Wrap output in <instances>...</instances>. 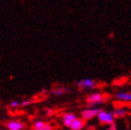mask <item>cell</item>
Here are the masks:
<instances>
[{
    "label": "cell",
    "instance_id": "obj_1",
    "mask_svg": "<svg viewBox=\"0 0 131 130\" xmlns=\"http://www.w3.org/2000/svg\"><path fill=\"white\" fill-rule=\"evenodd\" d=\"M98 120L100 121V123L103 124V125H111L113 124H114V115L113 113L111 112H108V111H104V110H101V112L99 113L98 116Z\"/></svg>",
    "mask_w": 131,
    "mask_h": 130
},
{
    "label": "cell",
    "instance_id": "obj_2",
    "mask_svg": "<svg viewBox=\"0 0 131 130\" xmlns=\"http://www.w3.org/2000/svg\"><path fill=\"white\" fill-rule=\"evenodd\" d=\"M105 101L103 95L101 93H92L86 97V102L89 105V107L94 108L95 106L100 105Z\"/></svg>",
    "mask_w": 131,
    "mask_h": 130
},
{
    "label": "cell",
    "instance_id": "obj_3",
    "mask_svg": "<svg viewBox=\"0 0 131 130\" xmlns=\"http://www.w3.org/2000/svg\"><path fill=\"white\" fill-rule=\"evenodd\" d=\"M101 112V110L99 108H88V109H85L81 112V118H83L84 120H90L92 118L97 117L99 113Z\"/></svg>",
    "mask_w": 131,
    "mask_h": 130
},
{
    "label": "cell",
    "instance_id": "obj_4",
    "mask_svg": "<svg viewBox=\"0 0 131 130\" xmlns=\"http://www.w3.org/2000/svg\"><path fill=\"white\" fill-rule=\"evenodd\" d=\"M77 86L80 89H91V88H95L97 86V83L93 79H89V78H84L81 79L77 82Z\"/></svg>",
    "mask_w": 131,
    "mask_h": 130
},
{
    "label": "cell",
    "instance_id": "obj_5",
    "mask_svg": "<svg viewBox=\"0 0 131 130\" xmlns=\"http://www.w3.org/2000/svg\"><path fill=\"white\" fill-rule=\"evenodd\" d=\"M8 130H23L25 127V124L18 120H10L6 124Z\"/></svg>",
    "mask_w": 131,
    "mask_h": 130
},
{
    "label": "cell",
    "instance_id": "obj_6",
    "mask_svg": "<svg viewBox=\"0 0 131 130\" xmlns=\"http://www.w3.org/2000/svg\"><path fill=\"white\" fill-rule=\"evenodd\" d=\"M76 115L73 113H65L62 114V123L66 127H71L72 123L76 119Z\"/></svg>",
    "mask_w": 131,
    "mask_h": 130
},
{
    "label": "cell",
    "instance_id": "obj_7",
    "mask_svg": "<svg viewBox=\"0 0 131 130\" xmlns=\"http://www.w3.org/2000/svg\"><path fill=\"white\" fill-rule=\"evenodd\" d=\"M86 125V120L83 118H76L75 120L72 123L71 130H82Z\"/></svg>",
    "mask_w": 131,
    "mask_h": 130
},
{
    "label": "cell",
    "instance_id": "obj_8",
    "mask_svg": "<svg viewBox=\"0 0 131 130\" xmlns=\"http://www.w3.org/2000/svg\"><path fill=\"white\" fill-rule=\"evenodd\" d=\"M115 98L120 101L131 102V92H118L115 94Z\"/></svg>",
    "mask_w": 131,
    "mask_h": 130
},
{
    "label": "cell",
    "instance_id": "obj_9",
    "mask_svg": "<svg viewBox=\"0 0 131 130\" xmlns=\"http://www.w3.org/2000/svg\"><path fill=\"white\" fill-rule=\"evenodd\" d=\"M113 113H114L115 118H122L128 114V112L124 108H116L115 110L113 112Z\"/></svg>",
    "mask_w": 131,
    "mask_h": 130
},
{
    "label": "cell",
    "instance_id": "obj_10",
    "mask_svg": "<svg viewBox=\"0 0 131 130\" xmlns=\"http://www.w3.org/2000/svg\"><path fill=\"white\" fill-rule=\"evenodd\" d=\"M67 92H69L68 88H53L51 90V94L55 96H61L64 93H67Z\"/></svg>",
    "mask_w": 131,
    "mask_h": 130
},
{
    "label": "cell",
    "instance_id": "obj_11",
    "mask_svg": "<svg viewBox=\"0 0 131 130\" xmlns=\"http://www.w3.org/2000/svg\"><path fill=\"white\" fill-rule=\"evenodd\" d=\"M47 123L45 121H42V120H38V121H35L34 123V125H33V129H40L46 125Z\"/></svg>",
    "mask_w": 131,
    "mask_h": 130
},
{
    "label": "cell",
    "instance_id": "obj_12",
    "mask_svg": "<svg viewBox=\"0 0 131 130\" xmlns=\"http://www.w3.org/2000/svg\"><path fill=\"white\" fill-rule=\"evenodd\" d=\"M19 106H20V102H19L18 100H13L12 101H10L8 107L12 108V109H15V108L19 107Z\"/></svg>",
    "mask_w": 131,
    "mask_h": 130
},
{
    "label": "cell",
    "instance_id": "obj_13",
    "mask_svg": "<svg viewBox=\"0 0 131 130\" xmlns=\"http://www.w3.org/2000/svg\"><path fill=\"white\" fill-rule=\"evenodd\" d=\"M33 130H54V127L52 126V125H50V124L47 123L43 127L40 128V129H33Z\"/></svg>",
    "mask_w": 131,
    "mask_h": 130
},
{
    "label": "cell",
    "instance_id": "obj_14",
    "mask_svg": "<svg viewBox=\"0 0 131 130\" xmlns=\"http://www.w3.org/2000/svg\"><path fill=\"white\" fill-rule=\"evenodd\" d=\"M31 103H32L31 100H23L21 103H20V105H21V107H26L27 105H30Z\"/></svg>",
    "mask_w": 131,
    "mask_h": 130
},
{
    "label": "cell",
    "instance_id": "obj_15",
    "mask_svg": "<svg viewBox=\"0 0 131 130\" xmlns=\"http://www.w3.org/2000/svg\"><path fill=\"white\" fill-rule=\"evenodd\" d=\"M109 130H116V125H115V124H113V125H109Z\"/></svg>",
    "mask_w": 131,
    "mask_h": 130
},
{
    "label": "cell",
    "instance_id": "obj_16",
    "mask_svg": "<svg viewBox=\"0 0 131 130\" xmlns=\"http://www.w3.org/2000/svg\"><path fill=\"white\" fill-rule=\"evenodd\" d=\"M53 113V111L50 110V109H48V110H47V114L48 115H52Z\"/></svg>",
    "mask_w": 131,
    "mask_h": 130
}]
</instances>
